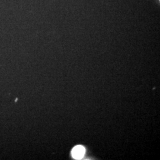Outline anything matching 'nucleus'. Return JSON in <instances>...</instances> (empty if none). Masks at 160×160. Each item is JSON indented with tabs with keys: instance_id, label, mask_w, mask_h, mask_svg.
Here are the masks:
<instances>
[{
	"instance_id": "nucleus-1",
	"label": "nucleus",
	"mask_w": 160,
	"mask_h": 160,
	"mask_svg": "<svg viewBox=\"0 0 160 160\" xmlns=\"http://www.w3.org/2000/svg\"><path fill=\"white\" fill-rule=\"evenodd\" d=\"M85 151H86L85 148L82 146L78 145L72 149V155L75 159L80 160L83 157L84 155L85 154Z\"/></svg>"
}]
</instances>
